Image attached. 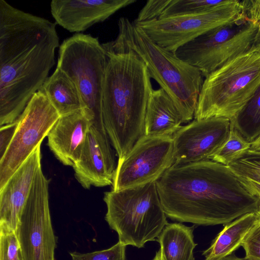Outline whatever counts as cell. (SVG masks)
I'll return each instance as SVG.
<instances>
[{
    "mask_svg": "<svg viewBox=\"0 0 260 260\" xmlns=\"http://www.w3.org/2000/svg\"><path fill=\"white\" fill-rule=\"evenodd\" d=\"M228 167L238 177L260 184V151L250 148Z\"/></svg>",
    "mask_w": 260,
    "mask_h": 260,
    "instance_id": "d4e9b609",
    "label": "cell"
},
{
    "mask_svg": "<svg viewBox=\"0 0 260 260\" xmlns=\"http://www.w3.org/2000/svg\"><path fill=\"white\" fill-rule=\"evenodd\" d=\"M251 146L233 126L228 139L220 148L210 157L209 160L228 166L240 157Z\"/></svg>",
    "mask_w": 260,
    "mask_h": 260,
    "instance_id": "603a6c76",
    "label": "cell"
},
{
    "mask_svg": "<svg viewBox=\"0 0 260 260\" xmlns=\"http://www.w3.org/2000/svg\"><path fill=\"white\" fill-rule=\"evenodd\" d=\"M183 123L182 117L171 97L161 88L153 89L146 111L144 135L172 137Z\"/></svg>",
    "mask_w": 260,
    "mask_h": 260,
    "instance_id": "ac0fdd59",
    "label": "cell"
},
{
    "mask_svg": "<svg viewBox=\"0 0 260 260\" xmlns=\"http://www.w3.org/2000/svg\"><path fill=\"white\" fill-rule=\"evenodd\" d=\"M250 148L260 151V135L251 143Z\"/></svg>",
    "mask_w": 260,
    "mask_h": 260,
    "instance_id": "d6a6232c",
    "label": "cell"
},
{
    "mask_svg": "<svg viewBox=\"0 0 260 260\" xmlns=\"http://www.w3.org/2000/svg\"><path fill=\"white\" fill-rule=\"evenodd\" d=\"M256 212L258 214L259 218V221H260V199L258 202V207L256 211Z\"/></svg>",
    "mask_w": 260,
    "mask_h": 260,
    "instance_id": "d590c367",
    "label": "cell"
},
{
    "mask_svg": "<svg viewBox=\"0 0 260 260\" xmlns=\"http://www.w3.org/2000/svg\"><path fill=\"white\" fill-rule=\"evenodd\" d=\"M258 44H260V23H259V31Z\"/></svg>",
    "mask_w": 260,
    "mask_h": 260,
    "instance_id": "8d00e7d4",
    "label": "cell"
},
{
    "mask_svg": "<svg viewBox=\"0 0 260 260\" xmlns=\"http://www.w3.org/2000/svg\"><path fill=\"white\" fill-rule=\"evenodd\" d=\"M105 63V51L98 38L79 33L61 44L56 67L76 84L84 105L83 111L91 125L107 133L102 117Z\"/></svg>",
    "mask_w": 260,
    "mask_h": 260,
    "instance_id": "52a82bcc",
    "label": "cell"
},
{
    "mask_svg": "<svg viewBox=\"0 0 260 260\" xmlns=\"http://www.w3.org/2000/svg\"><path fill=\"white\" fill-rule=\"evenodd\" d=\"M219 260H249L245 257L240 258L236 256L234 254H230L227 256H225Z\"/></svg>",
    "mask_w": 260,
    "mask_h": 260,
    "instance_id": "836d02e7",
    "label": "cell"
},
{
    "mask_svg": "<svg viewBox=\"0 0 260 260\" xmlns=\"http://www.w3.org/2000/svg\"><path fill=\"white\" fill-rule=\"evenodd\" d=\"M60 116L46 95L36 92L16 120L17 127L0 159V188L47 136Z\"/></svg>",
    "mask_w": 260,
    "mask_h": 260,
    "instance_id": "8fae6325",
    "label": "cell"
},
{
    "mask_svg": "<svg viewBox=\"0 0 260 260\" xmlns=\"http://www.w3.org/2000/svg\"><path fill=\"white\" fill-rule=\"evenodd\" d=\"M259 221L255 212L247 213L226 224L203 251L205 260H219L231 254L241 246L250 230Z\"/></svg>",
    "mask_w": 260,
    "mask_h": 260,
    "instance_id": "d6986e66",
    "label": "cell"
},
{
    "mask_svg": "<svg viewBox=\"0 0 260 260\" xmlns=\"http://www.w3.org/2000/svg\"><path fill=\"white\" fill-rule=\"evenodd\" d=\"M91 123L83 111L60 116L49 131L48 145L64 165L73 166L81 155Z\"/></svg>",
    "mask_w": 260,
    "mask_h": 260,
    "instance_id": "e0dca14e",
    "label": "cell"
},
{
    "mask_svg": "<svg viewBox=\"0 0 260 260\" xmlns=\"http://www.w3.org/2000/svg\"><path fill=\"white\" fill-rule=\"evenodd\" d=\"M174 162L172 137L144 135L123 159L118 160L111 190L156 182Z\"/></svg>",
    "mask_w": 260,
    "mask_h": 260,
    "instance_id": "7c38bea8",
    "label": "cell"
},
{
    "mask_svg": "<svg viewBox=\"0 0 260 260\" xmlns=\"http://www.w3.org/2000/svg\"><path fill=\"white\" fill-rule=\"evenodd\" d=\"M243 13L248 20L260 23V0L240 1Z\"/></svg>",
    "mask_w": 260,
    "mask_h": 260,
    "instance_id": "4dcf8cb0",
    "label": "cell"
},
{
    "mask_svg": "<svg viewBox=\"0 0 260 260\" xmlns=\"http://www.w3.org/2000/svg\"><path fill=\"white\" fill-rule=\"evenodd\" d=\"M259 23L243 18L212 29L179 48L175 54L206 77L258 44Z\"/></svg>",
    "mask_w": 260,
    "mask_h": 260,
    "instance_id": "ba28073f",
    "label": "cell"
},
{
    "mask_svg": "<svg viewBox=\"0 0 260 260\" xmlns=\"http://www.w3.org/2000/svg\"><path fill=\"white\" fill-rule=\"evenodd\" d=\"M40 90L46 95L60 116L84 110L81 96L76 84L57 67Z\"/></svg>",
    "mask_w": 260,
    "mask_h": 260,
    "instance_id": "ffe728a7",
    "label": "cell"
},
{
    "mask_svg": "<svg viewBox=\"0 0 260 260\" xmlns=\"http://www.w3.org/2000/svg\"><path fill=\"white\" fill-rule=\"evenodd\" d=\"M49 183L41 167L15 231L23 260H54L57 238L51 220Z\"/></svg>",
    "mask_w": 260,
    "mask_h": 260,
    "instance_id": "30bf717a",
    "label": "cell"
},
{
    "mask_svg": "<svg viewBox=\"0 0 260 260\" xmlns=\"http://www.w3.org/2000/svg\"><path fill=\"white\" fill-rule=\"evenodd\" d=\"M241 246L245 252V258L249 260H260V221L245 237Z\"/></svg>",
    "mask_w": 260,
    "mask_h": 260,
    "instance_id": "f1b7e54d",
    "label": "cell"
},
{
    "mask_svg": "<svg viewBox=\"0 0 260 260\" xmlns=\"http://www.w3.org/2000/svg\"><path fill=\"white\" fill-rule=\"evenodd\" d=\"M228 0H171L160 18L199 13Z\"/></svg>",
    "mask_w": 260,
    "mask_h": 260,
    "instance_id": "cb8c5ba5",
    "label": "cell"
},
{
    "mask_svg": "<svg viewBox=\"0 0 260 260\" xmlns=\"http://www.w3.org/2000/svg\"><path fill=\"white\" fill-rule=\"evenodd\" d=\"M18 122L3 125L0 130V159L6 153L15 135Z\"/></svg>",
    "mask_w": 260,
    "mask_h": 260,
    "instance_id": "f546056e",
    "label": "cell"
},
{
    "mask_svg": "<svg viewBox=\"0 0 260 260\" xmlns=\"http://www.w3.org/2000/svg\"><path fill=\"white\" fill-rule=\"evenodd\" d=\"M153 260H162L160 250H159L155 254Z\"/></svg>",
    "mask_w": 260,
    "mask_h": 260,
    "instance_id": "e575fe53",
    "label": "cell"
},
{
    "mask_svg": "<svg viewBox=\"0 0 260 260\" xmlns=\"http://www.w3.org/2000/svg\"><path fill=\"white\" fill-rule=\"evenodd\" d=\"M72 167L85 189L112 185L116 166L108 134L91 125L80 158Z\"/></svg>",
    "mask_w": 260,
    "mask_h": 260,
    "instance_id": "5bb4252c",
    "label": "cell"
},
{
    "mask_svg": "<svg viewBox=\"0 0 260 260\" xmlns=\"http://www.w3.org/2000/svg\"><path fill=\"white\" fill-rule=\"evenodd\" d=\"M156 184L167 217L196 225L226 224L255 212L259 200L228 166L211 160L173 164Z\"/></svg>",
    "mask_w": 260,
    "mask_h": 260,
    "instance_id": "7a4b0ae2",
    "label": "cell"
},
{
    "mask_svg": "<svg viewBox=\"0 0 260 260\" xmlns=\"http://www.w3.org/2000/svg\"><path fill=\"white\" fill-rule=\"evenodd\" d=\"M230 122L231 125L251 143L260 135V86Z\"/></svg>",
    "mask_w": 260,
    "mask_h": 260,
    "instance_id": "7402d4cb",
    "label": "cell"
},
{
    "mask_svg": "<svg viewBox=\"0 0 260 260\" xmlns=\"http://www.w3.org/2000/svg\"><path fill=\"white\" fill-rule=\"evenodd\" d=\"M0 260H23L15 231L0 227Z\"/></svg>",
    "mask_w": 260,
    "mask_h": 260,
    "instance_id": "484cf974",
    "label": "cell"
},
{
    "mask_svg": "<svg viewBox=\"0 0 260 260\" xmlns=\"http://www.w3.org/2000/svg\"><path fill=\"white\" fill-rule=\"evenodd\" d=\"M193 227L168 223L157 238L162 260H194Z\"/></svg>",
    "mask_w": 260,
    "mask_h": 260,
    "instance_id": "44dd1931",
    "label": "cell"
},
{
    "mask_svg": "<svg viewBox=\"0 0 260 260\" xmlns=\"http://www.w3.org/2000/svg\"><path fill=\"white\" fill-rule=\"evenodd\" d=\"M126 246L118 241L107 249L86 253L72 252L70 254L72 260H125Z\"/></svg>",
    "mask_w": 260,
    "mask_h": 260,
    "instance_id": "4316f807",
    "label": "cell"
},
{
    "mask_svg": "<svg viewBox=\"0 0 260 260\" xmlns=\"http://www.w3.org/2000/svg\"><path fill=\"white\" fill-rule=\"evenodd\" d=\"M106 63L103 86L104 125L118 160L144 135V122L153 91L147 68L117 37L103 43Z\"/></svg>",
    "mask_w": 260,
    "mask_h": 260,
    "instance_id": "3957f363",
    "label": "cell"
},
{
    "mask_svg": "<svg viewBox=\"0 0 260 260\" xmlns=\"http://www.w3.org/2000/svg\"><path fill=\"white\" fill-rule=\"evenodd\" d=\"M243 18H246L240 1L228 0L199 13L134 22L157 45L175 53L180 47L208 31Z\"/></svg>",
    "mask_w": 260,
    "mask_h": 260,
    "instance_id": "9c48e42d",
    "label": "cell"
},
{
    "mask_svg": "<svg viewBox=\"0 0 260 260\" xmlns=\"http://www.w3.org/2000/svg\"><path fill=\"white\" fill-rule=\"evenodd\" d=\"M41 167L40 145L0 188V227L16 231L34 179Z\"/></svg>",
    "mask_w": 260,
    "mask_h": 260,
    "instance_id": "2e32d148",
    "label": "cell"
},
{
    "mask_svg": "<svg viewBox=\"0 0 260 260\" xmlns=\"http://www.w3.org/2000/svg\"><path fill=\"white\" fill-rule=\"evenodd\" d=\"M230 120L212 117L196 120L182 126L172 136L174 164L209 160L230 134Z\"/></svg>",
    "mask_w": 260,
    "mask_h": 260,
    "instance_id": "4fadbf2b",
    "label": "cell"
},
{
    "mask_svg": "<svg viewBox=\"0 0 260 260\" xmlns=\"http://www.w3.org/2000/svg\"><path fill=\"white\" fill-rule=\"evenodd\" d=\"M246 188L254 196L260 199V184L248 179L239 177Z\"/></svg>",
    "mask_w": 260,
    "mask_h": 260,
    "instance_id": "1f68e13d",
    "label": "cell"
},
{
    "mask_svg": "<svg viewBox=\"0 0 260 260\" xmlns=\"http://www.w3.org/2000/svg\"><path fill=\"white\" fill-rule=\"evenodd\" d=\"M260 86V44L207 75L194 115L196 120L231 119Z\"/></svg>",
    "mask_w": 260,
    "mask_h": 260,
    "instance_id": "5b68a950",
    "label": "cell"
},
{
    "mask_svg": "<svg viewBox=\"0 0 260 260\" xmlns=\"http://www.w3.org/2000/svg\"><path fill=\"white\" fill-rule=\"evenodd\" d=\"M171 0H150L140 11L138 17L134 21L142 23L159 19Z\"/></svg>",
    "mask_w": 260,
    "mask_h": 260,
    "instance_id": "83f0119b",
    "label": "cell"
},
{
    "mask_svg": "<svg viewBox=\"0 0 260 260\" xmlns=\"http://www.w3.org/2000/svg\"><path fill=\"white\" fill-rule=\"evenodd\" d=\"M118 26L117 37L143 60L151 78L157 82L174 102L183 123L191 120L204 82L202 73L182 60L175 53L155 43L134 21L121 17Z\"/></svg>",
    "mask_w": 260,
    "mask_h": 260,
    "instance_id": "277c9868",
    "label": "cell"
},
{
    "mask_svg": "<svg viewBox=\"0 0 260 260\" xmlns=\"http://www.w3.org/2000/svg\"><path fill=\"white\" fill-rule=\"evenodd\" d=\"M105 220L122 244L142 248L168 224L156 182L104 193Z\"/></svg>",
    "mask_w": 260,
    "mask_h": 260,
    "instance_id": "8992f818",
    "label": "cell"
},
{
    "mask_svg": "<svg viewBox=\"0 0 260 260\" xmlns=\"http://www.w3.org/2000/svg\"><path fill=\"white\" fill-rule=\"evenodd\" d=\"M136 0H52L51 14L56 24L79 34L107 19Z\"/></svg>",
    "mask_w": 260,
    "mask_h": 260,
    "instance_id": "9a60e30c",
    "label": "cell"
},
{
    "mask_svg": "<svg viewBox=\"0 0 260 260\" xmlns=\"http://www.w3.org/2000/svg\"><path fill=\"white\" fill-rule=\"evenodd\" d=\"M56 22L0 0V125L15 122L49 77L59 46Z\"/></svg>",
    "mask_w": 260,
    "mask_h": 260,
    "instance_id": "6da1fadb",
    "label": "cell"
}]
</instances>
